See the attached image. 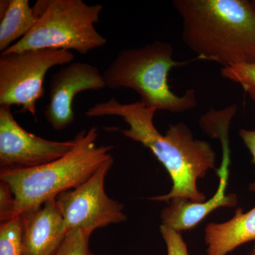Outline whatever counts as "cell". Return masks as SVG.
I'll list each match as a JSON object with an SVG mask.
<instances>
[{
    "mask_svg": "<svg viewBox=\"0 0 255 255\" xmlns=\"http://www.w3.org/2000/svg\"><path fill=\"white\" fill-rule=\"evenodd\" d=\"M155 110L141 102L122 104L112 97L95 104L85 112L90 118L118 117L128 128L120 130L124 136L147 147L162 164L172 179V188L166 195L150 198L151 200L169 203L176 198L194 202H204L206 196L197 188V181L215 169L216 153L209 143L195 139L190 128L182 122L169 127L164 135L153 123Z\"/></svg>",
    "mask_w": 255,
    "mask_h": 255,
    "instance_id": "cell-1",
    "label": "cell"
},
{
    "mask_svg": "<svg viewBox=\"0 0 255 255\" xmlns=\"http://www.w3.org/2000/svg\"><path fill=\"white\" fill-rule=\"evenodd\" d=\"M183 42L223 68L255 63V7L248 0H174Z\"/></svg>",
    "mask_w": 255,
    "mask_h": 255,
    "instance_id": "cell-2",
    "label": "cell"
},
{
    "mask_svg": "<svg viewBox=\"0 0 255 255\" xmlns=\"http://www.w3.org/2000/svg\"><path fill=\"white\" fill-rule=\"evenodd\" d=\"M98 130H82L74 139L75 147L49 163L29 169H0V179L7 183L16 198L15 216L56 199L78 187L109 159L112 145H97Z\"/></svg>",
    "mask_w": 255,
    "mask_h": 255,
    "instance_id": "cell-3",
    "label": "cell"
},
{
    "mask_svg": "<svg viewBox=\"0 0 255 255\" xmlns=\"http://www.w3.org/2000/svg\"><path fill=\"white\" fill-rule=\"evenodd\" d=\"M189 62L176 61L172 45L157 41L121 50L102 74L106 87L134 90L148 108L184 113L197 107L196 92L189 89L182 96L176 95L169 85L168 78L172 68Z\"/></svg>",
    "mask_w": 255,
    "mask_h": 255,
    "instance_id": "cell-4",
    "label": "cell"
},
{
    "mask_svg": "<svg viewBox=\"0 0 255 255\" xmlns=\"http://www.w3.org/2000/svg\"><path fill=\"white\" fill-rule=\"evenodd\" d=\"M33 7L39 15L38 22L5 52L53 48L86 55L107 44V38L95 28L102 5L82 0H38Z\"/></svg>",
    "mask_w": 255,
    "mask_h": 255,
    "instance_id": "cell-5",
    "label": "cell"
},
{
    "mask_svg": "<svg viewBox=\"0 0 255 255\" xmlns=\"http://www.w3.org/2000/svg\"><path fill=\"white\" fill-rule=\"evenodd\" d=\"M69 50H28L4 52L0 56V106L21 107L18 113H30L36 119V104L44 96L48 70L73 63Z\"/></svg>",
    "mask_w": 255,
    "mask_h": 255,
    "instance_id": "cell-6",
    "label": "cell"
},
{
    "mask_svg": "<svg viewBox=\"0 0 255 255\" xmlns=\"http://www.w3.org/2000/svg\"><path fill=\"white\" fill-rule=\"evenodd\" d=\"M114 163L109 159L85 182L55 199L67 231L81 230L91 235L95 230L124 222V205L107 195L106 177Z\"/></svg>",
    "mask_w": 255,
    "mask_h": 255,
    "instance_id": "cell-7",
    "label": "cell"
},
{
    "mask_svg": "<svg viewBox=\"0 0 255 255\" xmlns=\"http://www.w3.org/2000/svg\"><path fill=\"white\" fill-rule=\"evenodd\" d=\"M75 140H47L28 132L19 125L9 106H0V167L1 169L39 167L66 155Z\"/></svg>",
    "mask_w": 255,
    "mask_h": 255,
    "instance_id": "cell-8",
    "label": "cell"
},
{
    "mask_svg": "<svg viewBox=\"0 0 255 255\" xmlns=\"http://www.w3.org/2000/svg\"><path fill=\"white\" fill-rule=\"evenodd\" d=\"M106 87L103 74L95 65L82 62L64 65L50 78L49 100L43 111L45 118L57 131L75 122L73 101L80 92Z\"/></svg>",
    "mask_w": 255,
    "mask_h": 255,
    "instance_id": "cell-9",
    "label": "cell"
},
{
    "mask_svg": "<svg viewBox=\"0 0 255 255\" xmlns=\"http://www.w3.org/2000/svg\"><path fill=\"white\" fill-rule=\"evenodd\" d=\"M231 156L223 155L221 167L218 169L219 185L214 196L204 202H194L183 198L172 199L161 214L162 225L177 232L188 231L197 226L208 215L221 207L237 205V196L226 194Z\"/></svg>",
    "mask_w": 255,
    "mask_h": 255,
    "instance_id": "cell-10",
    "label": "cell"
},
{
    "mask_svg": "<svg viewBox=\"0 0 255 255\" xmlns=\"http://www.w3.org/2000/svg\"><path fill=\"white\" fill-rule=\"evenodd\" d=\"M23 255H53L68 231L55 199L21 214Z\"/></svg>",
    "mask_w": 255,
    "mask_h": 255,
    "instance_id": "cell-11",
    "label": "cell"
},
{
    "mask_svg": "<svg viewBox=\"0 0 255 255\" xmlns=\"http://www.w3.org/2000/svg\"><path fill=\"white\" fill-rule=\"evenodd\" d=\"M255 241V207L248 212L238 208L234 217L205 228L206 255H226L245 243Z\"/></svg>",
    "mask_w": 255,
    "mask_h": 255,
    "instance_id": "cell-12",
    "label": "cell"
},
{
    "mask_svg": "<svg viewBox=\"0 0 255 255\" xmlns=\"http://www.w3.org/2000/svg\"><path fill=\"white\" fill-rule=\"evenodd\" d=\"M0 18V51L4 53L31 31L39 15L28 0H1Z\"/></svg>",
    "mask_w": 255,
    "mask_h": 255,
    "instance_id": "cell-13",
    "label": "cell"
},
{
    "mask_svg": "<svg viewBox=\"0 0 255 255\" xmlns=\"http://www.w3.org/2000/svg\"><path fill=\"white\" fill-rule=\"evenodd\" d=\"M0 255H23V225L21 215L0 225Z\"/></svg>",
    "mask_w": 255,
    "mask_h": 255,
    "instance_id": "cell-14",
    "label": "cell"
},
{
    "mask_svg": "<svg viewBox=\"0 0 255 255\" xmlns=\"http://www.w3.org/2000/svg\"><path fill=\"white\" fill-rule=\"evenodd\" d=\"M221 75L223 78L241 85L255 105V63L222 68Z\"/></svg>",
    "mask_w": 255,
    "mask_h": 255,
    "instance_id": "cell-15",
    "label": "cell"
},
{
    "mask_svg": "<svg viewBox=\"0 0 255 255\" xmlns=\"http://www.w3.org/2000/svg\"><path fill=\"white\" fill-rule=\"evenodd\" d=\"M90 236L81 230L69 231L53 255H95L90 249Z\"/></svg>",
    "mask_w": 255,
    "mask_h": 255,
    "instance_id": "cell-16",
    "label": "cell"
},
{
    "mask_svg": "<svg viewBox=\"0 0 255 255\" xmlns=\"http://www.w3.org/2000/svg\"><path fill=\"white\" fill-rule=\"evenodd\" d=\"M16 198L7 183L0 182V221L7 222L15 216Z\"/></svg>",
    "mask_w": 255,
    "mask_h": 255,
    "instance_id": "cell-17",
    "label": "cell"
},
{
    "mask_svg": "<svg viewBox=\"0 0 255 255\" xmlns=\"http://www.w3.org/2000/svg\"><path fill=\"white\" fill-rule=\"evenodd\" d=\"M160 232L167 246V255H189L180 233L164 225L160 226Z\"/></svg>",
    "mask_w": 255,
    "mask_h": 255,
    "instance_id": "cell-18",
    "label": "cell"
},
{
    "mask_svg": "<svg viewBox=\"0 0 255 255\" xmlns=\"http://www.w3.org/2000/svg\"><path fill=\"white\" fill-rule=\"evenodd\" d=\"M239 135L251 152L253 156V163L255 166V130L241 129L239 131ZM250 190L255 193V182L250 185Z\"/></svg>",
    "mask_w": 255,
    "mask_h": 255,
    "instance_id": "cell-19",
    "label": "cell"
},
{
    "mask_svg": "<svg viewBox=\"0 0 255 255\" xmlns=\"http://www.w3.org/2000/svg\"><path fill=\"white\" fill-rule=\"evenodd\" d=\"M252 2H253V5H254V6L255 7V0H253V1H252Z\"/></svg>",
    "mask_w": 255,
    "mask_h": 255,
    "instance_id": "cell-20",
    "label": "cell"
}]
</instances>
